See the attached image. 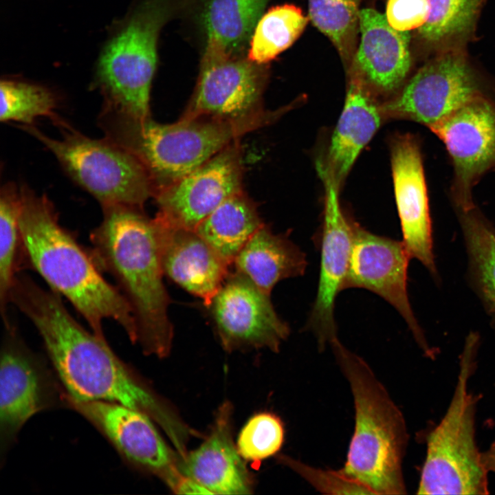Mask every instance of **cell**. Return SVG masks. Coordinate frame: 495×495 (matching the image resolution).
Wrapping results in <instances>:
<instances>
[{"instance_id": "1", "label": "cell", "mask_w": 495, "mask_h": 495, "mask_svg": "<svg viewBox=\"0 0 495 495\" xmlns=\"http://www.w3.org/2000/svg\"><path fill=\"white\" fill-rule=\"evenodd\" d=\"M61 297L34 283L19 294L15 305L38 332L67 400L118 403L147 414L174 434L162 403L115 354L105 337L75 320Z\"/></svg>"}, {"instance_id": "2", "label": "cell", "mask_w": 495, "mask_h": 495, "mask_svg": "<svg viewBox=\"0 0 495 495\" xmlns=\"http://www.w3.org/2000/svg\"><path fill=\"white\" fill-rule=\"evenodd\" d=\"M19 189L21 249L31 267L50 289L67 299L95 334L104 337L103 322L111 319L135 343V321L118 288L104 279L90 253L60 224L50 199L26 186Z\"/></svg>"}, {"instance_id": "3", "label": "cell", "mask_w": 495, "mask_h": 495, "mask_svg": "<svg viewBox=\"0 0 495 495\" xmlns=\"http://www.w3.org/2000/svg\"><path fill=\"white\" fill-rule=\"evenodd\" d=\"M143 208L102 207L100 225L91 233L90 254L100 270L116 280L129 304L143 351L160 357L170 351L173 329L168 316L169 297L154 219Z\"/></svg>"}, {"instance_id": "4", "label": "cell", "mask_w": 495, "mask_h": 495, "mask_svg": "<svg viewBox=\"0 0 495 495\" xmlns=\"http://www.w3.org/2000/svg\"><path fill=\"white\" fill-rule=\"evenodd\" d=\"M275 120L270 113L229 121L206 118L161 124L103 107L99 126L105 138L133 154L144 166L155 194L188 175L241 135ZM154 197V196H153Z\"/></svg>"}, {"instance_id": "5", "label": "cell", "mask_w": 495, "mask_h": 495, "mask_svg": "<svg viewBox=\"0 0 495 495\" xmlns=\"http://www.w3.org/2000/svg\"><path fill=\"white\" fill-rule=\"evenodd\" d=\"M331 348L355 406L354 432L339 471L372 494H406L402 463L408 434L402 411L362 358L340 341Z\"/></svg>"}, {"instance_id": "6", "label": "cell", "mask_w": 495, "mask_h": 495, "mask_svg": "<svg viewBox=\"0 0 495 495\" xmlns=\"http://www.w3.org/2000/svg\"><path fill=\"white\" fill-rule=\"evenodd\" d=\"M480 336H467L455 389L446 414L427 439L419 494H487L488 472L475 438L478 397L468 390L476 368Z\"/></svg>"}, {"instance_id": "7", "label": "cell", "mask_w": 495, "mask_h": 495, "mask_svg": "<svg viewBox=\"0 0 495 495\" xmlns=\"http://www.w3.org/2000/svg\"><path fill=\"white\" fill-rule=\"evenodd\" d=\"M186 0H140L106 43L95 82L104 107L140 118L150 117V90L157 66V45L164 25Z\"/></svg>"}, {"instance_id": "8", "label": "cell", "mask_w": 495, "mask_h": 495, "mask_svg": "<svg viewBox=\"0 0 495 495\" xmlns=\"http://www.w3.org/2000/svg\"><path fill=\"white\" fill-rule=\"evenodd\" d=\"M54 122L61 131L60 139L48 137L33 124L22 128L44 144L102 207L122 204L143 208L153 197L152 181L133 154L107 138H88L60 118Z\"/></svg>"}, {"instance_id": "9", "label": "cell", "mask_w": 495, "mask_h": 495, "mask_svg": "<svg viewBox=\"0 0 495 495\" xmlns=\"http://www.w3.org/2000/svg\"><path fill=\"white\" fill-rule=\"evenodd\" d=\"M269 73V65L205 45L197 84L182 118L240 121L267 114L263 96Z\"/></svg>"}, {"instance_id": "10", "label": "cell", "mask_w": 495, "mask_h": 495, "mask_svg": "<svg viewBox=\"0 0 495 495\" xmlns=\"http://www.w3.org/2000/svg\"><path fill=\"white\" fill-rule=\"evenodd\" d=\"M489 95L463 50L435 55L390 99L381 103L385 119H402L430 129L468 102Z\"/></svg>"}, {"instance_id": "11", "label": "cell", "mask_w": 495, "mask_h": 495, "mask_svg": "<svg viewBox=\"0 0 495 495\" xmlns=\"http://www.w3.org/2000/svg\"><path fill=\"white\" fill-rule=\"evenodd\" d=\"M444 144L452 166L449 195L453 208L475 204L473 189L495 171V100L478 96L430 129Z\"/></svg>"}, {"instance_id": "12", "label": "cell", "mask_w": 495, "mask_h": 495, "mask_svg": "<svg viewBox=\"0 0 495 495\" xmlns=\"http://www.w3.org/2000/svg\"><path fill=\"white\" fill-rule=\"evenodd\" d=\"M353 240L343 289H366L390 303L402 316L419 346L428 356L435 351L428 344L410 303L408 265L410 256L404 243L373 234L353 222Z\"/></svg>"}, {"instance_id": "13", "label": "cell", "mask_w": 495, "mask_h": 495, "mask_svg": "<svg viewBox=\"0 0 495 495\" xmlns=\"http://www.w3.org/2000/svg\"><path fill=\"white\" fill-rule=\"evenodd\" d=\"M243 160L235 141L155 195L164 221L195 230L228 197L243 190Z\"/></svg>"}, {"instance_id": "14", "label": "cell", "mask_w": 495, "mask_h": 495, "mask_svg": "<svg viewBox=\"0 0 495 495\" xmlns=\"http://www.w3.org/2000/svg\"><path fill=\"white\" fill-rule=\"evenodd\" d=\"M208 306L225 349L267 347L278 351L289 329L266 294L236 272L227 276Z\"/></svg>"}, {"instance_id": "15", "label": "cell", "mask_w": 495, "mask_h": 495, "mask_svg": "<svg viewBox=\"0 0 495 495\" xmlns=\"http://www.w3.org/2000/svg\"><path fill=\"white\" fill-rule=\"evenodd\" d=\"M390 162L402 242L410 258L418 260L439 282L429 199L418 138L410 133L393 138Z\"/></svg>"}, {"instance_id": "16", "label": "cell", "mask_w": 495, "mask_h": 495, "mask_svg": "<svg viewBox=\"0 0 495 495\" xmlns=\"http://www.w3.org/2000/svg\"><path fill=\"white\" fill-rule=\"evenodd\" d=\"M324 186V205L320 241V277L309 326L320 348L338 340L334 307L343 289L353 240V221L343 213L338 198L340 188L322 170H318Z\"/></svg>"}, {"instance_id": "17", "label": "cell", "mask_w": 495, "mask_h": 495, "mask_svg": "<svg viewBox=\"0 0 495 495\" xmlns=\"http://www.w3.org/2000/svg\"><path fill=\"white\" fill-rule=\"evenodd\" d=\"M0 363V434L6 446L32 416L51 404L53 395L42 364L12 322L4 326Z\"/></svg>"}, {"instance_id": "18", "label": "cell", "mask_w": 495, "mask_h": 495, "mask_svg": "<svg viewBox=\"0 0 495 495\" xmlns=\"http://www.w3.org/2000/svg\"><path fill=\"white\" fill-rule=\"evenodd\" d=\"M360 41L348 72L375 98L389 97L404 85L411 67L408 32L395 30L372 8L359 13Z\"/></svg>"}, {"instance_id": "19", "label": "cell", "mask_w": 495, "mask_h": 495, "mask_svg": "<svg viewBox=\"0 0 495 495\" xmlns=\"http://www.w3.org/2000/svg\"><path fill=\"white\" fill-rule=\"evenodd\" d=\"M67 401L131 463L164 478L177 469L169 448L147 414L113 402Z\"/></svg>"}, {"instance_id": "20", "label": "cell", "mask_w": 495, "mask_h": 495, "mask_svg": "<svg viewBox=\"0 0 495 495\" xmlns=\"http://www.w3.org/2000/svg\"><path fill=\"white\" fill-rule=\"evenodd\" d=\"M164 274L208 305L228 275V264L195 230L154 219Z\"/></svg>"}, {"instance_id": "21", "label": "cell", "mask_w": 495, "mask_h": 495, "mask_svg": "<svg viewBox=\"0 0 495 495\" xmlns=\"http://www.w3.org/2000/svg\"><path fill=\"white\" fill-rule=\"evenodd\" d=\"M230 429V407L224 404L208 439L183 456L178 470L212 494H248L251 480Z\"/></svg>"}, {"instance_id": "22", "label": "cell", "mask_w": 495, "mask_h": 495, "mask_svg": "<svg viewBox=\"0 0 495 495\" xmlns=\"http://www.w3.org/2000/svg\"><path fill=\"white\" fill-rule=\"evenodd\" d=\"M384 119L377 98L358 80L351 78L327 162L324 165L320 162L317 165L339 188Z\"/></svg>"}, {"instance_id": "23", "label": "cell", "mask_w": 495, "mask_h": 495, "mask_svg": "<svg viewBox=\"0 0 495 495\" xmlns=\"http://www.w3.org/2000/svg\"><path fill=\"white\" fill-rule=\"evenodd\" d=\"M234 263L236 272L270 295L278 282L302 275L307 266L304 253L294 243L286 236L274 234L264 224Z\"/></svg>"}, {"instance_id": "24", "label": "cell", "mask_w": 495, "mask_h": 495, "mask_svg": "<svg viewBox=\"0 0 495 495\" xmlns=\"http://www.w3.org/2000/svg\"><path fill=\"white\" fill-rule=\"evenodd\" d=\"M467 254V275L495 333V226L474 204L453 208Z\"/></svg>"}, {"instance_id": "25", "label": "cell", "mask_w": 495, "mask_h": 495, "mask_svg": "<svg viewBox=\"0 0 495 495\" xmlns=\"http://www.w3.org/2000/svg\"><path fill=\"white\" fill-rule=\"evenodd\" d=\"M270 0H197V19L205 45L245 55L255 26Z\"/></svg>"}, {"instance_id": "26", "label": "cell", "mask_w": 495, "mask_h": 495, "mask_svg": "<svg viewBox=\"0 0 495 495\" xmlns=\"http://www.w3.org/2000/svg\"><path fill=\"white\" fill-rule=\"evenodd\" d=\"M263 225L255 204L241 190L222 202L195 231L230 265Z\"/></svg>"}, {"instance_id": "27", "label": "cell", "mask_w": 495, "mask_h": 495, "mask_svg": "<svg viewBox=\"0 0 495 495\" xmlns=\"http://www.w3.org/2000/svg\"><path fill=\"white\" fill-rule=\"evenodd\" d=\"M484 1L428 0V19L417 30L419 41L435 55L463 50L474 33Z\"/></svg>"}, {"instance_id": "28", "label": "cell", "mask_w": 495, "mask_h": 495, "mask_svg": "<svg viewBox=\"0 0 495 495\" xmlns=\"http://www.w3.org/2000/svg\"><path fill=\"white\" fill-rule=\"evenodd\" d=\"M309 21V16L292 4L270 8L255 26L247 57L256 63L269 65L298 38Z\"/></svg>"}, {"instance_id": "29", "label": "cell", "mask_w": 495, "mask_h": 495, "mask_svg": "<svg viewBox=\"0 0 495 495\" xmlns=\"http://www.w3.org/2000/svg\"><path fill=\"white\" fill-rule=\"evenodd\" d=\"M362 0H308L309 17L334 45L349 71L357 50Z\"/></svg>"}, {"instance_id": "30", "label": "cell", "mask_w": 495, "mask_h": 495, "mask_svg": "<svg viewBox=\"0 0 495 495\" xmlns=\"http://www.w3.org/2000/svg\"><path fill=\"white\" fill-rule=\"evenodd\" d=\"M21 194L12 183L0 192V314L3 326L10 324L8 316L10 293L17 274V256L21 245L19 228Z\"/></svg>"}, {"instance_id": "31", "label": "cell", "mask_w": 495, "mask_h": 495, "mask_svg": "<svg viewBox=\"0 0 495 495\" xmlns=\"http://www.w3.org/2000/svg\"><path fill=\"white\" fill-rule=\"evenodd\" d=\"M1 122L15 121L32 125L41 116L58 117L54 109L58 104L55 94L44 86L23 80L5 79L1 81Z\"/></svg>"}, {"instance_id": "32", "label": "cell", "mask_w": 495, "mask_h": 495, "mask_svg": "<svg viewBox=\"0 0 495 495\" xmlns=\"http://www.w3.org/2000/svg\"><path fill=\"white\" fill-rule=\"evenodd\" d=\"M284 437L280 419L270 412H261L252 417L243 427L236 448L243 459L258 462L276 454Z\"/></svg>"}, {"instance_id": "33", "label": "cell", "mask_w": 495, "mask_h": 495, "mask_svg": "<svg viewBox=\"0 0 495 495\" xmlns=\"http://www.w3.org/2000/svg\"><path fill=\"white\" fill-rule=\"evenodd\" d=\"M283 462L320 492L330 494H372L366 487L348 478L339 470L316 468L286 456L283 457Z\"/></svg>"}, {"instance_id": "34", "label": "cell", "mask_w": 495, "mask_h": 495, "mask_svg": "<svg viewBox=\"0 0 495 495\" xmlns=\"http://www.w3.org/2000/svg\"><path fill=\"white\" fill-rule=\"evenodd\" d=\"M429 14L428 0H388L385 16L395 30L409 32L421 28Z\"/></svg>"}, {"instance_id": "35", "label": "cell", "mask_w": 495, "mask_h": 495, "mask_svg": "<svg viewBox=\"0 0 495 495\" xmlns=\"http://www.w3.org/2000/svg\"><path fill=\"white\" fill-rule=\"evenodd\" d=\"M481 462L488 472H495V441L488 449L481 452Z\"/></svg>"}]
</instances>
